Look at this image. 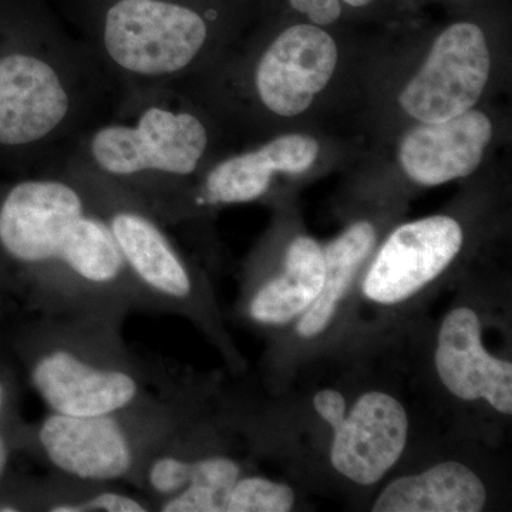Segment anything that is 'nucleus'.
I'll use <instances>...</instances> for the list:
<instances>
[{"instance_id": "20e7f679", "label": "nucleus", "mask_w": 512, "mask_h": 512, "mask_svg": "<svg viewBox=\"0 0 512 512\" xmlns=\"http://www.w3.org/2000/svg\"><path fill=\"white\" fill-rule=\"evenodd\" d=\"M184 86L121 93L69 157L137 195L158 218L208 167L211 126Z\"/></svg>"}, {"instance_id": "2eb2a0df", "label": "nucleus", "mask_w": 512, "mask_h": 512, "mask_svg": "<svg viewBox=\"0 0 512 512\" xmlns=\"http://www.w3.org/2000/svg\"><path fill=\"white\" fill-rule=\"evenodd\" d=\"M487 501L483 481L458 461H444L397 478L377 498L375 512H480Z\"/></svg>"}, {"instance_id": "412c9836", "label": "nucleus", "mask_w": 512, "mask_h": 512, "mask_svg": "<svg viewBox=\"0 0 512 512\" xmlns=\"http://www.w3.org/2000/svg\"><path fill=\"white\" fill-rule=\"evenodd\" d=\"M293 9L305 13L313 25H333L340 18V0H289Z\"/></svg>"}, {"instance_id": "4be33fe9", "label": "nucleus", "mask_w": 512, "mask_h": 512, "mask_svg": "<svg viewBox=\"0 0 512 512\" xmlns=\"http://www.w3.org/2000/svg\"><path fill=\"white\" fill-rule=\"evenodd\" d=\"M343 2L348 3V5L353 6V8H362V6L372 3L373 0H343Z\"/></svg>"}, {"instance_id": "dca6fc26", "label": "nucleus", "mask_w": 512, "mask_h": 512, "mask_svg": "<svg viewBox=\"0 0 512 512\" xmlns=\"http://www.w3.org/2000/svg\"><path fill=\"white\" fill-rule=\"evenodd\" d=\"M376 242V229L370 222H356L348 231L323 249L325 282L315 303L303 313L298 323V333L311 339L328 328L340 301L360 265L370 254Z\"/></svg>"}, {"instance_id": "f8f14e48", "label": "nucleus", "mask_w": 512, "mask_h": 512, "mask_svg": "<svg viewBox=\"0 0 512 512\" xmlns=\"http://www.w3.org/2000/svg\"><path fill=\"white\" fill-rule=\"evenodd\" d=\"M491 137L490 119L473 109L440 123H421L404 136L400 163L416 183L446 184L477 170Z\"/></svg>"}, {"instance_id": "6ab92c4d", "label": "nucleus", "mask_w": 512, "mask_h": 512, "mask_svg": "<svg viewBox=\"0 0 512 512\" xmlns=\"http://www.w3.org/2000/svg\"><path fill=\"white\" fill-rule=\"evenodd\" d=\"M295 493L284 483L259 476H242L228 495L225 512H288Z\"/></svg>"}, {"instance_id": "1a4fd4ad", "label": "nucleus", "mask_w": 512, "mask_h": 512, "mask_svg": "<svg viewBox=\"0 0 512 512\" xmlns=\"http://www.w3.org/2000/svg\"><path fill=\"white\" fill-rule=\"evenodd\" d=\"M463 229L444 215L409 222L380 248L363 281V293L380 305L407 301L431 284L463 247Z\"/></svg>"}, {"instance_id": "9d476101", "label": "nucleus", "mask_w": 512, "mask_h": 512, "mask_svg": "<svg viewBox=\"0 0 512 512\" xmlns=\"http://www.w3.org/2000/svg\"><path fill=\"white\" fill-rule=\"evenodd\" d=\"M336 64L338 47L329 33L313 25L292 26L256 62V97L276 116H298L328 86Z\"/></svg>"}, {"instance_id": "f03ea898", "label": "nucleus", "mask_w": 512, "mask_h": 512, "mask_svg": "<svg viewBox=\"0 0 512 512\" xmlns=\"http://www.w3.org/2000/svg\"><path fill=\"white\" fill-rule=\"evenodd\" d=\"M120 96L86 37L49 6L33 9L0 50V150L25 157L33 173L55 168Z\"/></svg>"}, {"instance_id": "ddd939ff", "label": "nucleus", "mask_w": 512, "mask_h": 512, "mask_svg": "<svg viewBox=\"0 0 512 512\" xmlns=\"http://www.w3.org/2000/svg\"><path fill=\"white\" fill-rule=\"evenodd\" d=\"M154 512L134 488L46 471L19 473L0 488V512Z\"/></svg>"}, {"instance_id": "a211bd4d", "label": "nucleus", "mask_w": 512, "mask_h": 512, "mask_svg": "<svg viewBox=\"0 0 512 512\" xmlns=\"http://www.w3.org/2000/svg\"><path fill=\"white\" fill-rule=\"evenodd\" d=\"M23 377L8 345L0 346V488L19 474L16 463L22 416Z\"/></svg>"}, {"instance_id": "f3484780", "label": "nucleus", "mask_w": 512, "mask_h": 512, "mask_svg": "<svg viewBox=\"0 0 512 512\" xmlns=\"http://www.w3.org/2000/svg\"><path fill=\"white\" fill-rule=\"evenodd\" d=\"M244 476L235 458L215 453L198 461L181 493L158 505L160 512H225L228 495Z\"/></svg>"}, {"instance_id": "0eeeda50", "label": "nucleus", "mask_w": 512, "mask_h": 512, "mask_svg": "<svg viewBox=\"0 0 512 512\" xmlns=\"http://www.w3.org/2000/svg\"><path fill=\"white\" fill-rule=\"evenodd\" d=\"M313 407L332 427V466L353 483L382 480L402 457L409 420L403 404L390 394H363L346 417V400L336 390H320Z\"/></svg>"}, {"instance_id": "aec40b11", "label": "nucleus", "mask_w": 512, "mask_h": 512, "mask_svg": "<svg viewBox=\"0 0 512 512\" xmlns=\"http://www.w3.org/2000/svg\"><path fill=\"white\" fill-rule=\"evenodd\" d=\"M258 150L275 174L305 173L319 156L318 141L302 134L276 137Z\"/></svg>"}, {"instance_id": "4468645a", "label": "nucleus", "mask_w": 512, "mask_h": 512, "mask_svg": "<svg viewBox=\"0 0 512 512\" xmlns=\"http://www.w3.org/2000/svg\"><path fill=\"white\" fill-rule=\"evenodd\" d=\"M325 282L323 249L315 239L298 237L286 249L284 272L251 293L247 316L258 325H286L319 298Z\"/></svg>"}, {"instance_id": "f257e3e1", "label": "nucleus", "mask_w": 512, "mask_h": 512, "mask_svg": "<svg viewBox=\"0 0 512 512\" xmlns=\"http://www.w3.org/2000/svg\"><path fill=\"white\" fill-rule=\"evenodd\" d=\"M0 295L16 312H144L107 222L69 161L0 191Z\"/></svg>"}, {"instance_id": "9b49d317", "label": "nucleus", "mask_w": 512, "mask_h": 512, "mask_svg": "<svg viewBox=\"0 0 512 512\" xmlns=\"http://www.w3.org/2000/svg\"><path fill=\"white\" fill-rule=\"evenodd\" d=\"M436 369L448 392L466 402L485 400L497 412L512 414V365L485 350L481 322L473 309H453L439 330Z\"/></svg>"}, {"instance_id": "6e6552de", "label": "nucleus", "mask_w": 512, "mask_h": 512, "mask_svg": "<svg viewBox=\"0 0 512 512\" xmlns=\"http://www.w3.org/2000/svg\"><path fill=\"white\" fill-rule=\"evenodd\" d=\"M490 69L483 30L474 23H454L437 37L423 67L404 87L400 106L421 123L454 119L476 106Z\"/></svg>"}, {"instance_id": "423d86ee", "label": "nucleus", "mask_w": 512, "mask_h": 512, "mask_svg": "<svg viewBox=\"0 0 512 512\" xmlns=\"http://www.w3.org/2000/svg\"><path fill=\"white\" fill-rule=\"evenodd\" d=\"M82 177L97 210L109 225L144 312L187 316L214 330L208 291L168 225L137 195L103 177L74 157H67Z\"/></svg>"}, {"instance_id": "5701e85b", "label": "nucleus", "mask_w": 512, "mask_h": 512, "mask_svg": "<svg viewBox=\"0 0 512 512\" xmlns=\"http://www.w3.org/2000/svg\"><path fill=\"white\" fill-rule=\"evenodd\" d=\"M8 320H0V346L5 345V325Z\"/></svg>"}, {"instance_id": "7ed1b4c3", "label": "nucleus", "mask_w": 512, "mask_h": 512, "mask_svg": "<svg viewBox=\"0 0 512 512\" xmlns=\"http://www.w3.org/2000/svg\"><path fill=\"white\" fill-rule=\"evenodd\" d=\"M123 319L16 312L5 325L6 345L47 407L62 416H99L153 396L178 376L163 359L127 345Z\"/></svg>"}, {"instance_id": "39448f33", "label": "nucleus", "mask_w": 512, "mask_h": 512, "mask_svg": "<svg viewBox=\"0 0 512 512\" xmlns=\"http://www.w3.org/2000/svg\"><path fill=\"white\" fill-rule=\"evenodd\" d=\"M190 382L180 375L153 396L99 416L47 412L25 420L19 453L50 473L136 488L150 457L185 420L197 413Z\"/></svg>"}]
</instances>
